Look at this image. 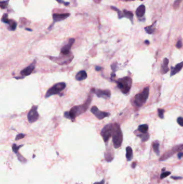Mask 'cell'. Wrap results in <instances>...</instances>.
Wrapping results in <instances>:
<instances>
[{
  "label": "cell",
  "mask_w": 183,
  "mask_h": 184,
  "mask_svg": "<svg viewBox=\"0 0 183 184\" xmlns=\"http://www.w3.org/2000/svg\"><path fill=\"white\" fill-rule=\"evenodd\" d=\"M92 99V96L91 95H89L85 103L81 104V105L74 106L71 108L69 111H66L64 113V116L68 119L74 120L77 116L84 113L87 110L90 104L91 103Z\"/></svg>",
  "instance_id": "1"
},
{
  "label": "cell",
  "mask_w": 183,
  "mask_h": 184,
  "mask_svg": "<svg viewBox=\"0 0 183 184\" xmlns=\"http://www.w3.org/2000/svg\"><path fill=\"white\" fill-rule=\"evenodd\" d=\"M112 142L114 148L118 149L121 146L123 140V135L119 124L115 123L113 125Z\"/></svg>",
  "instance_id": "2"
},
{
  "label": "cell",
  "mask_w": 183,
  "mask_h": 184,
  "mask_svg": "<svg viewBox=\"0 0 183 184\" xmlns=\"http://www.w3.org/2000/svg\"><path fill=\"white\" fill-rule=\"evenodd\" d=\"M149 94V88L147 87L141 92L136 94L133 99V104L138 107H141L145 104L148 98Z\"/></svg>",
  "instance_id": "3"
},
{
  "label": "cell",
  "mask_w": 183,
  "mask_h": 184,
  "mask_svg": "<svg viewBox=\"0 0 183 184\" xmlns=\"http://www.w3.org/2000/svg\"><path fill=\"white\" fill-rule=\"evenodd\" d=\"M117 86L121 92L127 94L130 92L132 85V79L129 77H125L118 79L117 81Z\"/></svg>",
  "instance_id": "4"
},
{
  "label": "cell",
  "mask_w": 183,
  "mask_h": 184,
  "mask_svg": "<svg viewBox=\"0 0 183 184\" xmlns=\"http://www.w3.org/2000/svg\"><path fill=\"white\" fill-rule=\"evenodd\" d=\"M66 85L64 82H59L57 83L55 85L53 86L52 87L50 88L46 92L45 94V98L54 95L58 94L61 92L66 88Z\"/></svg>",
  "instance_id": "5"
},
{
  "label": "cell",
  "mask_w": 183,
  "mask_h": 184,
  "mask_svg": "<svg viewBox=\"0 0 183 184\" xmlns=\"http://www.w3.org/2000/svg\"><path fill=\"white\" fill-rule=\"evenodd\" d=\"M49 58L51 60L54 61L55 63L62 65H65L70 63L74 58V56L71 53H70L69 55H64L61 54V56H60L58 57H49Z\"/></svg>",
  "instance_id": "6"
},
{
  "label": "cell",
  "mask_w": 183,
  "mask_h": 184,
  "mask_svg": "<svg viewBox=\"0 0 183 184\" xmlns=\"http://www.w3.org/2000/svg\"><path fill=\"white\" fill-rule=\"evenodd\" d=\"M113 125L112 124L110 123L106 125L104 127L102 130L100 135H101L102 138L105 143L109 141V139L112 136L113 131Z\"/></svg>",
  "instance_id": "7"
},
{
  "label": "cell",
  "mask_w": 183,
  "mask_h": 184,
  "mask_svg": "<svg viewBox=\"0 0 183 184\" xmlns=\"http://www.w3.org/2000/svg\"><path fill=\"white\" fill-rule=\"evenodd\" d=\"M38 106H33L27 114V120L30 123L36 122L39 118V114L37 111Z\"/></svg>",
  "instance_id": "8"
},
{
  "label": "cell",
  "mask_w": 183,
  "mask_h": 184,
  "mask_svg": "<svg viewBox=\"0 0 183 184\" xmlns=\"http://www.w3.org/2000/svg\"><path fill=\"white\" fill-rule=\"evenodd\" d=\"M95 94L100 98H103L105 99H109L110 98L111 93L109 89H100L93 88L91 90Z\"/></svg>",
  "instance_id": "9"
},
{
  "label": "cell",
  "mask_w": 183,
  "mask_h": 184,
  "mask_svg": "<svg viewBox=\"0 0 183 184\" xmlns=\"http://www.w3.org/2000/svg\"><path fill=\"white\" fill-rule=\"evenodd\" d=\"M91 112L95 115V116L99 120H102L106 117H108L110 115V114L109 113L104 112V111H100L98 109V108L97 106H93L91 109Z\"/></svg>",
  "instance_id": "10"
},
{
  "label": "cell",
  "mask_w": 183,
  "mask_h": 184,
  "mask_svg": "<svg viewBox=\"0 0 183 184\" xmlns=\"http://www.w3.org/2000/svg\"><path fill=\"white\" fill-rule=\"evenodd\" d=\"M70 15V14L69 13H63V14H58L55 13L53 14V23L48 28L49 29L52 27L53 26L54 24L58 22L62 21L63 20H66L68 17H69Z\"/></svg>",
  "instance_id": "11"
},
{
  "label": "cell",
  "mask_w": 183,
  "mask_h": 184,
  "mask_svg": "<svg viewBox=\"0 0 183 184\" xmlns=\"http://www.w3.org/2000/svg\"><path fill=\"white\" fill-rule=\"evenodd\" d=\"M75 41V39L74 38H70L69 40H68L67 44H66L65 45H64L61 48V53L64 55H67L70 54L71 53L70 49L71 48V46H72L74 44Z\"/></svg>",
  "instance_id": "12"
},
{
  "label": "cell",
  "mask_w": 183,
  "mask_h": 184,
  "mask_svg": "<svg viewBox=\"0 0 183 184\" xmlns=\"http://www.w3.org/2000/svg\"><path fill=\"white\" fill-rule=\"evenodd\" d=\"M35 64H36V60H34L30 65H28L27 67L25 68L24 69H23L20 72L21 75L25 77L30 75L34 70L35 67Z\"/></svg>",
  "instance_id": "13"
},
{
  "label": "cell",
  "mask_w": 183,
  "mask_h": 184,
  "mask_svg": "<svg viewBox=\"0 0 183 184\" xmlns=\"http://www.w3.org/2000/svg\"><path fill=\"white\" fill-rule=\"evenodd\" d=\"M169 60L167 58H165L163 59V64L161 65V72L162 74H164L167 73H168V71H169V68L168 67V64Z\"/></svg>",
  "instance_id": "14"
},
{
  "label": "cell",
  "mask_w": 183,
  "mask_h": 184,
  "mask_svg": "<svg viewBox=\"0 0 183 184\" xmlns=\"http://www.w3.org/2000/svg\"><path fill=\"white\" fill-rule=\"evenodd\" d=\"M145 13H146V7L143 5H141V6H140L137 8V9L136 10L135 12L136 15L139 18L143 17V16L145 15Z\"/></svg>",
  "instance_id": "15"
},
{
  "label": "cell",
  "mask_w": 183,
  "mask_h": 184,
  "mask_svg": "<svg viewBox=\"0 0 183 184\" xmlns=\"http://www.w3.org/2000/svg\"><path fill=\"white\" fill-rule=\"evenodd\" d=\"M183 67V61L182 62L179 63L176 65L175 67H171V76H173L175 75L176 74L178 73L182 69Z\"/></svg>",
  "instance_id": "16"
},
{
  "label": "cell",
  "mask_w": 183,
  "mask_h": 184,
  "mask_svg": "<svg viewBox=\"0 0 183 184\" xmlns=\"http://www.w3.org/2000/svg\"><path fill=\"white\" fill-rule=\"evenodd\" d=\"M75 78H76V79L77 81H79L85 80V79L87 78V72L84 70L80 71L77 73L76 76H75Z\"/></svg>",
  "instance_id": "17"
},
{
  "label": "cell",
  "mask_w": 183,
  "mask_h": 184,
  "mask_svg": "<svg viewBox=\"0 0 183 184\" xmlns=\"http://www.w3.org/2000/svg\"><path fill=\"white\" fill-rule=\"evenodd\" d=\"M175 152H174V151L171 150H170L169 151H167V152H166L165 153L163 154V156L161 157L160 160V161H164L166 160H167L168 158H169L170 157H171L175 153Z\"/></svg>",
  "instance_id": "18"
},
{
  "label": "cell",
  "mask_w": 183,
  "mask_h": 184,
  "mask_svg": "<svg viewBox=\"0 0 183 184\" xmlns=\"http://www.w3.org/2000/svg\"><path fill=\"white\" fill-rule=\"evenodd\" d=\"M126 157L127 161H130L133 159V150L130 146H127L126 149Z\"/></svg>",
  "instance_id": "19"
},
{
  "label": "cell",
  "mask_w": 183,
  "mask_h": 184,
  "mask_svg": "<svg viewBox=\"0 0 183 184\" xmlns=\"http://www.w3.org/2000/svg\"><path fill=\"white\" fill-rule=\"evenodd\" d=\"M123 13H124V17H126V18H127V19H129L131 21L132 24L133 23L134 15H133V13L132 12L127 11L126 10H124Z\"/></svg>",
  "instance_id": "20"
},
{
  "label": "cell",
  "mask_w": 183,
  "mask_h": 184,
  "mask_svg": "<svg viewBox=\"0 0 183 184\" xmlns=\"http://www.w3.org/2000/svg\"><path fill=\"white\" fill-rule=\"evenodd\" d=\"M105 158L107 161L110 162L113 159L114 155L113 153L112 152V151H107L105 153Z\"/></svg>",
  "instance_id": "21"
},
{
  "label": "cell",
  "mask_w": 183,
  "mask_h": 184,
  "mask_svg": "<svg viewBox=\"0 0 183 184\" xmlns=\"http://www.w3.org/2000/svg\"><path fill=\"white\" fill-rule=\"evenodd\" d=\"M156 22H155L153 24H152V26H150L149 27H147L145 28V30L147 34L151 35L154 33V32L155 31V28H154V25L156 24Z\"/></svg>",
  "instance_id": "22"
},
{
  "label": "cell",
  "mask_w": 183,
  "mask_h": 184,
  "mask_svg": "<svg viewBox=\"0 0 183 184\" xmlns=\"http://www.w3.org/2000/svg\"><path fill=\"white\" fill-rule=\"evenodd\" d=\"M148 126L147 124H142L139 126L138 131L141 133H146L148 132Z\"/></svg>",
  "instance_id": "23"
},
{
  "label": "cell",
  "mask_w": 183,
  "mask_h": 184,
  "mask_svg": "<svg viewBox=\"0 0 183 184\" xmlns=\"http://www.w3.org/2000/svg\"><path fill=\"white\" fill-rule=\"evenodd\" d=\"M142 140V142H146L149 139V134L148 132L141 133V134L137 135Z\"/></svg>",
  "instance_id": "24"
},
{
  "label": "cell",
  "mask_w": 183,
  "mask_h": 184,
  "mask_svg": "<svg viewBox=\"0 0 183 184\" xmlns=\"http://www.w3.org/2000/svg\"><path fill=\"white\" fill-rule=\"evenodd\" d=\"M9 25V30L11 31H15L16 30V29L17 28V24L16 22L15 21L10 20L9 23L8 24Z\"/></svg>",
  "instance_id": "25"
},
{
  "label": "cell",
  "mask_w": 183,
  "mask_h": 184,
  "mask_svg": "<svg viewBox=\"0 0 183 184\" xmlns=\"http://www.w3.org/2000/svg\"><path fill=\"white\" fill-rule=\"evenodd\" d=\"M159 147H160V143L157 141L154 142L153 144V147L154 152L156 153L157 155L160 154V150H159Z\"/></svg>",
  "instance_id": "26"
},
{
  "label": "cell",
  "mask_w": 183,
  "mask_h": 184,
  "mask_svg": "<svg viewBox=\"0 0 183 184\" xmlns=\"http://www.w3.org/2000/svg\"><path fill=\"white\" fill-rule=\"evenodd\" d=\"M9 0H6V1H1L0 2V7L2 9H6L8 6Z\"/></svg>",
  "instance_id": "27"
},
{
  "label": "cell",
  "mask_w": 183,
  "mask_h": 184,
  "mask_svg": "<svg viewBox=\"0 0 183 184\" xmlns=\"http://www.w3.org/2000/svg\"><path fill=\"white\" fill-rule=\"evenodd\" d=\"M8 14H4V15H3L2 19H1V21L3 23H4L7 24H9L10 20H9L8 19Z\"/></svg>",
  "instance_id": "28"
},
{
  "label": "cell",
  "mask_w": 183,
  "mask_h": 184,
  "mask_svg": "<svg viewBox=\"0 0 183 184\" xmlns=\"http://www.w3.org/2000/svg\"><path fill=\"white\" fill-rule=\"evenodd\" d=\"M23 146V145H19V146H17V145H16V144H13V145H12V151L15 153L17 154L18 153V150L19 149V148H20V147L21 146Z\"/></svg>",
  "instance_id": "29"
},
{
  "label": "cell",
  "mask_w": 183,
  "mask_h": 184,
  "mask_svg": "<svg viewBox=\"0 0 183 184\" xmlns=\"http://www.w3.org/2000/svg\"><path fill=\"white\" fill-rule=\"evenodd\" d=\"M181 2L182 1H181V0H176V1L174 2V5H173L174 9L177 10L179 8V6H180V5L181 3Z\"/></svg>",
  "instance_id": "30"
},
{
  "label": "cell",
  "mask_w": 183,
  "mask_h": 184,
  "mask_svg": "<svg viewBox=\"0 0 183 184\" xmlns=\"http://www.w3.org/2000/svg\"><path fill=\"white\" fill-rule=\"evenodd\" d=\"M170 174H171V172H169V171H167V172H166V171H165V172H163L161 174L160 178H161V179L165 178L167 177V176L169 175Z\"/></svg>",
  "instance_id": "31"
},
{
  "label": "cell",
  "mask_w": 183,
  "mask_h": 184,
  "mask_svg": "<svg viewBox=\"0 0 183 184\" xmlns=\"http://www.w3.org/2000/svg\"><path fill=\"white\" fill-rule=\"evenodd\" d=\"M165 110L163 109H158V113H159V116L160 118L163 119L164 118V113Z\"/></svg>",
  "instance_id": "32"
},
{
  "label": "cell",
  "mask_w": 183,
  "mask_h": 184,
  "mask_svg": "<svg viewBox=\"0 0 183 184\" xmlns=\"http://www.w3.org/2000/svg\"><path fill=\"white\" fill-rule=\"evenodd\" d=\"M25 136V135L24 134H23V133H19V134L17 135L16 137L15 138V140H19L20 139H22Z\"/></svg>",
  "instance_id": "33"
},
{
  "label": "cell",
  "mask_w": 183,
  "mask_h": 184,
  "mask_svg": "<svg viewBox=\"0 0 183 184\" xmlns=\"http://www.w3.org/2000/svg\"><path fill=\"white\" fill-rule=\"evenodd\" d=\"M56 1L58 2L59 3H60V4H61V3H63V5L65 6H68L69 5V2H65L63 0H56Z\"/></svg>",
  "instance_id": "34"
},
{
  "label": "cell",
  "mask_w": 183,
  "mask_h": 184,
  "mask_svg": "<svg viewBox=\"0 0 183 184\" xmlns=\"http://www.w3.org/2000/svg\"><path fill=\"white\" fill-rule=\"evenodd\" d=\"M178 123L180 125L181 127H183V118L179 117L177 118Z\"/></svg>",
  "instance_id": "35"
},
{
  "label": "cell",
  "mask_w": 183,
  "mask_h": 184,
  "mask_svg": "<svg viewBox=\"0 0 183 184\" xmlns=\"http://www.w3.org/2000/svg\"><path fill=\"white\" fill-rule=\"evenodd\" d=\"M182 45H183V44H182V41L181 40H179L177 42V44H176V48H178V49H181V48H182Z\"/></svg>",
  "instance_id": "36"
},
{
  "label": "cell",
  "mask_w": 183,
  "mask_h": 184,
  "mask_svg": "<svg viewBox=\"0 0 183 184\" xmlns=\"http://www.w3.org/2000/svg\"><path fill=\"white\" fill-rule=\"evenodd\" d=\"M117 63H114L112 66H111V68H112V69L113 70V72H115L116 71V68H117Z\"/></svg>",
  "instance_id": "37"
},
{
  "label": "cell",
  "mask_w": 183,
  "mask_h": 184,
  "mask_svg": "<svg viewBox=\"0 0 183 184\" xmlns=\"http://www.w3.org/2000/svg\"><path fill=\"white\" fill-rule=\"evenodd\" d=\"M171 179H175V180H178V179H182V177H181V176H171Z\"/></svg>",
  "instance_id": "38"
},
{
  "label": "cell",
  "mask_w": 183,
  "mask_h": 184,
  "mask_svg": "<svg viewBox=\"0 0 183 184\" xmlns=\"http://www.w3.org/2000/svg\"><path fill=\"white\" fill-rule=\"evenodd\" d=\"M105 183V180L103 179L100 182H96L93 184H104Z\"/></svg>",
  "instance_id": "39"
},
{
  "label": "cell",
  "mask_w": 183,
  "mask_h": 184,
  "mask_svg": "<svg viewBox=\"0 0 183 184\" xmlns=\"http://www.w3.org/2000/svg\"><path fill=\"white\" fill-rule=\"evenodd\" d=\"M177 156H178V158L179 159H181L182 157L183 156V152H179Z\"/></svg>",
  "instance_id": "40"
},
{
  "label": "cell",
  "mask_w": 183,
  "mask_h": 184,
  "mask_svg": "<svg viewBox=\"0 0 183 184\" xmlns=\"http://www.w3.org/2000/svg\"><path fill=\"white\" fill-rule=\"evenodd\" d=\"M136 163H135V162H133V163H132L131 166L133 168H135V167H136Z\"/></svg>",
  "instance_id": "41"
},
{
  "label": "cell",
  "mask_w": 183,
  "mask_h": 184,
  "mask_svg": "<svg viewBox=\"0 0 183 184\" xmlns=\"http://www.w3.org/2000/svg\"><path fill=\"white\" fill-rule=\"evenodd\" d=\"M102 67H100V66H96V70L97 71H100V70H101L102 69Z\"/></svg>",
  "instance_id": "42"
},
{
  "label": "cell",
  "mask_w": 183,
  "mask_h": 184,
  "mask_svg": "<svg viewBox=\"0 0 183 184\" xmlns=\"http://www.w3.org/2000/svg\"><path fill=\"white\" fill-rule=\"evenodd\" d=\"M145 43L146 44V45H149V41H148V40H146L145 41Z\"/></svg>",
  "instance_id": "43"
},
{
  "label": "cell",
  "mask_w": 183,
  "mask_h": 184,
  "mask_svg": "<svg viewBox=\"0 0 183 184\" xmlns=\"http://www.w3.org/2000/svg\"><path fill=\"white\" fill-rule=\"evenodd\" d=\"M124 1H135V0H124Z\"/></svg>",
  "instance_id": "44"
},
{
  "label": "cell",
  "mask_w": 183,
  "mask_h": 184,
  "mask_svg": "<svg viewBox=\"0 0 183 184\" xmlns=\"http://www.w3.org/2000/svg\"><path fill=\"white\" fill-rule=\"evenodd\" d=\"M26 29V30H28V31H32V30H31V29H28V28H26V29Z\"/></svg>",
  "instance_id": "45"
},
{
  "label": "cell",
  "mask_w": 183,
  "mask_h": 184,
  "mask_svg": "<svg viewBox=\"0 0 183 184\" xmlns=\"http://www.w3.org/2000/svg\"><path fill=\"white\" fill-rule=\"evenodd\" d=\"M181 1H182V0H181Z\"/></svg>",
  "instance_id": "46"
},
{
  "label": "cell",
  "mask_w": 183,
  "mask_h": 184,
  "mask_svg": "<svg viewBox=\"0 0 183 184\" xmlns=\"http://www.w3.org/2000/svg\"><path fill=\"white\" fill-rule=\"evenodd\" d=\"M141 1H142V0H141Z\"/></svg>",
  "instance_id": "47"
}]
</instances>
